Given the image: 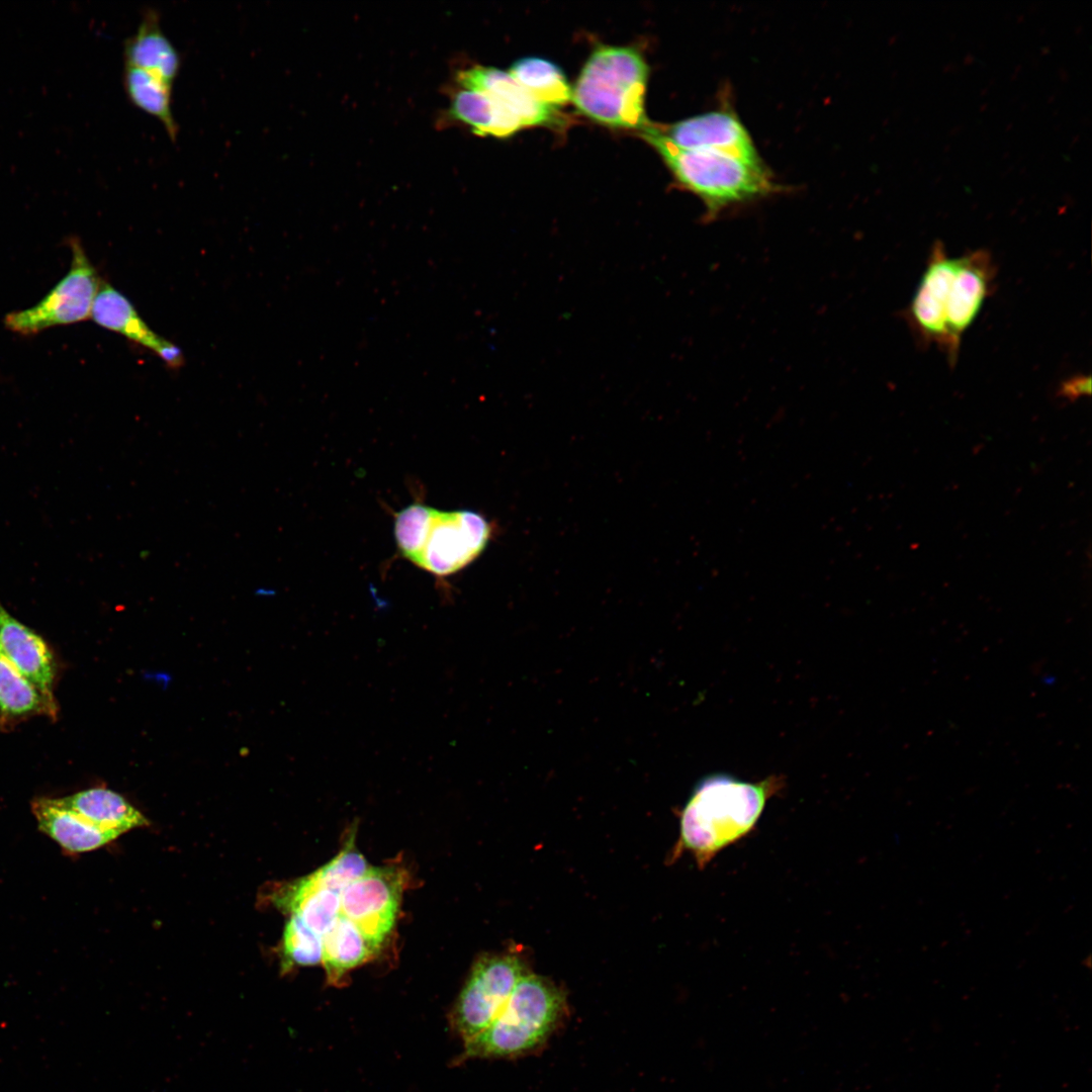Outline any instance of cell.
<instances>
[{
	"instance_id": "2",
	"label": "cell",
	"mask_w": 1092,
	"mask_h": 1092,
	"mask_svg": "<svg viewBox=\"0 0 1092 1092\" xmlns=\"http://www.w3.org/2000/svg\"><path fill=\"white\" fill-rule=\"evenodd\" d=\"M568 1013L566 995L548 978L529 973L516 986L498 1016L464 1042L466 1059H517L546 1045Z\"/></svg>"
},
{
	"instance_id": "19",
	"label": "cell",
	"mask_w": 1092,
	"mask_h": 1092,
	"mask_svg": "<svg viewBox=\"0 0 1092 1092\" xmlns=\"http://www.w3.org/2000/svg\"><path fill=\"white\" fill-rule=\"evenodd\" d=\"M55 801L93 825L119 835L148 824L146 817L123 797L104 788H93Z\"/></svg>"
},
{
	"instance_id": "13",
	"label": "cell",
	"mask_w": 1092,
	"mask_h": 1092,
	"mask_svg": "<svg viewBox=\"0 0 1092 1092\" xmlns=\"http://www.w3.org/2000/svg\"><path fill=\"white\" fill-rule=\"evenodd\" d=\"M456 86L485 91L506 105L523 126L560 125L557 109L537 101L509 73L493 67L474 65L455 72L450 82Z\"/></svg>"
},
{
	"instance_id": "8",
	"label": "cell",
	"mask_w": 1092,
	"mask_h": 1092,
	"mask_svg": "<svg viewBox=\"0 0 1092 1092\" xmlns=\"http://www.w3.org/2000/svg\"><path fill=\"white\" fill-rule=\"evenodd\" d=\"M403 884V874L395 867H369L341 893L340 914L377 950L395 922Z\"/></svg>"
},
{
	"instance_id": "7",
	"label": "cell",
	"mask_w": 1092,
	"mask_h": 1092,
	"mask_svg": "<svg viewBox=\"0 0 1092 1092\" xmlns=\"http://www.w3.org/2000/svg\"><path fill=\"white\" fill-rule=\"evenodd\" d=\"M490 533L487 521L473 511L434 509L424 545L414 564L440 577L456 573L484 550Z\"/></svg>"
},
{
	"instance_id": "3",
	"label": "cell",
	"mask_w": 1092,
	"mask_h": 1092,
	"mask_svg": "<svg viewBox=\"0 0 1092 1092\" xmlns=\"http://www.w3.org/2000/svg\"><path fill=\"white\" fill-rule=\"evenodd\" d=\"M648 66L629 47L601 46L586 60L572 89L576 109L599 123L645 129L644 97Z\"/></svg>"
},
{
	"instance_id": "9",
	"label": "cell",
	"mask_w": 1092,
	"mask_h": 1092,
	"mask_svg": "<svg viewBox=\"0 0 1092 1092\" xmlns=\"http://www.w3.org/2000/svg\"><path fill=\"white\" fill-rule=\"evenodd\" d=\"M659 129L679 148L712 152L764 168L749 132L729 110L709 111Z\"/></svg>"
},
{
	"instance_id": "25",
	"label": "cell",
	"mask_w": 1092,
	"mask_h": 1092,
	"mask_svg": "<svg viewBox=\"0 0 1092 1092\" xmlns=\"http://www.w3.org/2000/svg\"><path fill=\"white\" fill-rule=\"evenodd\" d=\"M285 970L293 966L322 963L323 936L311 930L298 916L291 915L283 932Z\"/></svg>"
},
{
	"instance_id": "14",
	"label": "cell",
	"mask_w": 1092,
	"mask_h": 1092,
	"mask_svg": "<svg viewBox=\"0 0 1092 1092\" xmlns=\"http://www.w3.org/2000/svg\"><path fill=\"white\" fill-rule=\"evenodd\" d=\"M0 648L11 663L43 695L55 699V655L32 629L15 619L0 602Z\"/></svg>"
},
{
	"instance_id": "24",
	"label": "cell",
	"mask_w": 1092,
	"mask_h": 1092,
	"mask_svg": "<svg viewBox=\"0 0 1092 1092\" xmlns=\"http://www.w3.org/2000/svg\"><path fill=\"white\" fill-rule=\"evenodd\" d=\"M433 513L434 508L418 502L395 515L394 537L397 549L405 559L413 563L422 550Z\"/></svg>"
},
{
	"instance_id": "16",
	"label": "cell",
	"mask_w": 1092,
	"mask_h": 1092,
	"mask_svg": "<svg viewBox=\"0 0 1092 1092\" xmlns=\"http://www.w3.org/2000/svg\"><path fill=\"white\" fill-rule=\"evenodd\" d=\"M31 811L39 830L71 853L97 849L119 836L114 831L93 825L52 798L33 800Z\"/></svg>"
},
{
	"instance_id": "12",
	"label": "cell",
	"mask_w": 1092,
	"mask_h": 1092,
	"mask_svg": "<svg viewBox=\"0 0 1092 1092\" xmlns=\"http://www.w3.org/2000/svg\"><path fill=\"white\" fill-rule=\"evenodd\" d=\"M90 317L101 328L151 350L172 369L184 364L181 349L151 330L129 299L104 280L94 299Z\"/></svg>"
},
{
	"instance_id": "11",
	"label": "cell",
	"mask_w": 1092,
	"mask_h": 1092,
	"mask_svg": "<svg viewBox=\"0 0 1092 1092\" xmlns=\"http://www.w3.org/2000/svg\"><path fill=\"white\" fill-rule=\"evenodd\" d=\"M958 258L947 255L943 244L935 242L926 268L908 308V318L914 332L928 344L946 347V299Z\"/></svg>"
},
{
	"instance_id": "17",
	"label": "cell",
	"mask_w": 1092,
	"mask_h": 1092,
	"mask_svg": "<svg viewBox=\"0 0 1092 1092\" xmlns=\"http://www.w3.org/2000/svg\"><path fill=\"white\" fill-rule=\"evenodd\" d=\"M124 66L143 69L173 83L181 68V57L164 32L159 13L145 11L132 35L123 44Z\"/></svg>"
},
{
	"instance_id": "22",
	"label": "cell",
	"mask_w": 1092,
	"mask_h": 1092,
	"mask_svg": "<svg viewBox=\"0 0 1092 1092\" xmlns=\"http://www.w3.org/2000/svg\"><path fill=\"white\" fill-rule=\"evenodd\" d=\"M122 84L129 102L159 120L171 141L178 125L172 110V83L143 69L124 66Z\"/></svg>"
},
{
	"instance_id": "18",
	"label": "cell",
	"mask_w": 1092,
	"mask_h": 1092,
	"mask_svg": "<svg viewBox=\"0 0 1092 1092\" xmlns=\"http://www.w3.org/2000/svg\"><path fill=\"white\" fill-rule=\"evenodd\" d=\"M57 714L56 700L31 684L0 648V727L10 728L34 716L55 720Z\"/></svg>"
},
{
	"instance_id": "26",
	"label": "cell",
	"mask_w": 1092,
	"mask_h": 1092,
	"mask_svg": "<svg viewBox=\"0 0 1092 1092\" xmlns=\"http://www.w3.org/2000/svg\"><path fill=\"white\" fill-rule=\"evenodd\" d=\"M368 868L365 857L355 846L353 834L342 850L311 876L320 886L342 893L346 886L363 875Z\"/></svg>"
},
{
	"instance_id": "20",
	"label": "cell",
	"mask_w": 1092,
	"mask_h": 1092,
	"mask_svg": "<svg viewBox=\"0 0 1092 1092\" xmlns=\"http://www.w3.org/2000/svg\"><path fill=\"white\" fill-rule=\"evenodd\" d=\"M276 900L321 936L341 913V892L320 886L311 874L288 885Z\"/></svg>"
},
{
	"instance_id": "23",
	"label": "cell",
	"mask_w": 1092,
	"mask_h": 1092,
	"mask_svg": "<svg viewBox=\"0 0 1092 1092\" xmlns=\"http://www.w3.org/2000/svg\"><path fill=\"white\" fill-rule=\"evenodd\" d=\"M509 74L537 101L558 110L571 100L570 88L563 71L551 61L525 57L517 60Z\"/></svg>"
},
{
	"instance_id": "5",
	"label": "cell",
	"mask_w": 1092,
	"mask_h": 1092,
	"mask_svg": "<svg viewBox=\"0 0 1092 1092\" xmlns=\"http://www.w3.org/2000/svg\"><path fill=\"white\" fill-rule=\"evenodd\" d=\"M68 243L72 259L67 274L34 305L7 313V330L28 337L90 317L102 279L80 240L71 237Z\"/></svg>"
},
{
	"instance_id": "1",
	"label": "cell",
	"mask_w": 1092,
	"mask_h": 1092,
	"mask_svg": "<svg viewBox=\"0 0 1092 1092\" xmlns=\"http://www.w3.org/2000/svg\"><path fill=\"white\" fill-rule=\"evenodd\" d=\"M776 778L751 783L728 775L704 778L685 805L672 857L690 852L705 868L722 849L747 835L777 792Z\"/></svg>"
},
{
	"instance_id": "15",
	"label": "cell",
	"mask_w": 1092,
	"mask_h": 1092,
	"mask_svg": "<svg viewBox=\"0 0 1092 1092\" xmlns=\"http://www.w3.org/2000/svg\"><path fill=\"white\" fill-rule=\"evenodd\" d=\"M450 105L441 122H460L480 136L509 138L520 130V119L493 95L478 89L449 84Z\"/></svg>"
},
{
	"instance_id": "10",
	"label": "cell",
	"mask_w": 1092,
	"mask_h": 1092,
	"mask_svg": "<svg viewBox=\"0 0 1092 1092\" xmlns=\"http://www.w3.org/2000/svg\"><path fill=\"white\" fill-rule=\"evenodd\" d=\"M995 278L989 252L977 250L958 258L946 299V347L949 364L958 358L963 334L977 317Z\"/></svg>"
},
{
	"instance_id": "27",
	"label": "cell",
	"mask_w": 1092,
	"mask_h": 1092,
	"mask_svg": "<svg viewBox=\"0 0 1092 1092\" xmlns=\"http://www.w3.org/2000/svg\"><path fill=\"white\" fill-rule=\"evenodd\" d=\"M1091 392V379L1090 376L1078 375L1074 376L1065 382H1063L1060 388V396L1069 400H1076L1079 397L1090 395Z\"/></svg>"
},
{
	"instance_id": "6",
	"label": "cell",
	"mask_w": 1092,
	"mask_h": 1092,
	"mask_svg": "<svg viewBox=\"0 0 1092 1092\" xmlns=\"http://www.w3.org/2000/svg\"><path fill=\"white\" fill-rule=\"evenodd\" d=\"M530 972L515 953L480 957L473 965L450 1014L463 1042L484 1030L502 1012L518 983Z\"/></svg>"
},
{
	"instance_id": "21",
	"label": "cell",
	"mask_w": 1092,
	"mask_h": 1092,
	"mask_svg": "<svg viewBox=\"0 0 1092 1092\" xmlns=\"http://www.w3.org/2000/svg\"><path fill=\"white\" fill-rule=\"evenodd\" d=\"M377 951L357 925L340 914L323 936L322 963L329 982L339 981Z\"/></svg>"
},
{
	"instance_id": "4",
	"label": "cell",
	"mask_w": 1092,
	"mask_h": 1092,
	"mask_svg": "<svg viewBox=\"0 0 1092 1092\" xmlns=\"http://www.w3.org/2000/svg\"><path fill=\"white\" fill-rule=\"evenodd\" d=\"M660 155L678 183L705 204L706 218L777 190L765 168L720 154L682 149L649 124L641 132Z\"/></svg>"
}]
</instances>
